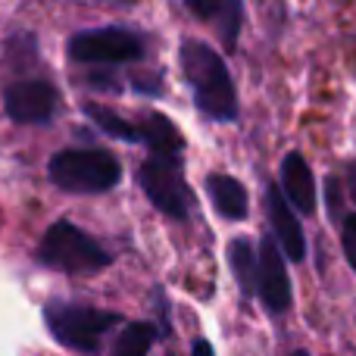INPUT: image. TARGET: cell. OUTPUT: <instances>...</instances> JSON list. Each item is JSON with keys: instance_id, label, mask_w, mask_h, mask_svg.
Returning <instances> with one entry per match:
<instances>
[{"instance_id": "cell-1", "label": "cell", "mask_w": 356, "mask_h": 356, "mask_svg": "<svg viewBox=\"0 0 356 356\" xmlns=\"http://www.w3.org/2000/svg\"><path fill=\"white\" fill-rule=\"evenodd\" d=\"M181 72L194 94V106L213 122H234L238 119V94L228 75V66L209 44L188 41L181 44Z\"/></svg>"}, {"instance_id": "cell-2", "label": "cell", "mask_w": 356, "mask_h": 356, "mask_svg": "<svg viewBox=\"0 0 356 356\" xmlns=\"http://www.w3.org/2000/svg\"><path fill=\"white\" fill-rule=\"evenodd\" d=\"M122 316L110 313V309L85 307V303H66V300H50L44 307V325L63 344L66 350L94 356L104 347V338L113 328L122 325Z\"/></svg>"}, {"instance_id": "cell-3", "label": "cell", "mask_w": 356, "mask_h": 356, "mask_svg": "<svg viewBox=\"0 0 356 356\" xmlns=\"http://www.w3.org/2000/svg\"><path fill=\"white\" fill-rule=\"evenodd\" d=\"M35 257L41 266L54 272H66V275H94V272H104L110 266V253L104 250V244H97V238H91L85 228L66 219L54 222L44 232Z\"/></svg>"}, {"instance_id": "cell-4", "label": "cell", "mask_w": 356, "mask_h": 356, "mask_svg": "<svg viewBox=\"0 0 356 356\" xmlns=\"http://www.w3.org/2000/svg\"><path fill=\"white\" fill-rule=\"evenodd\" d=\"M50 181L69 194H104L122 178L119 160L104 147H72L50 156Z\"/></svg>"}, {"instance_id": "cell-5", "label": "cell", "mask_w": 356, "mask_h": 356, "mask_svg": "<svg viewBox=\"0 0 356 356\" xmlns=\"http://www.w3.org/2000/svg\"><path fill=\"white\" fill-rule=\"evenodd\" d=\"M66 54L81 66H122V63H141L147 47L144 38L122 25L75 31L66 44Z\"/></svg>"}, {"instance_id": "cell-6", "label": "cell", "mask_w": 356, "mask_h": 356, "mask_svg": "<svg viewBox=\"0 0 356 356\" xmlns=\"http://www.w3.org/2000/svg\"><path fill=\"white\" fill-rule=\"evenodd\" d=\"M138 181H141L147 200L160 213H166L169 219H188L191 216L194 194H191L188 181H184L181 154H150L141 163Z\"/></svg>"}, {"instance_id": "cell-7", "label": "cell", "mask_w": 356, "mask_h": 356, "mask_svg": "<svg viewBox=\"0 0 356 356\" xmlns=\"http://www.w3.org/2000/svg\"><path fill=\"white\" fill-rule=\"evenodd\" d=\"M60 91L47 79H22L3 88V110L16 125H47L54 122Z\"/></svg>"}, {"instance_id": "cell-8", "label": "cell", "mask_w": 356, "mask_h": 356, "mask_svg": "<svg viewBox=\"0 0 356 356\" xmlns=\"http://www.w3.org/2000/svg\"><path fill=\"white\" fill-rule=\"evenodd\" d=\"M259 263H257V297L272 316L288 313L291 307V278H288V257L282 253L278 241L263 238L257 247Z\"/></svg>"}, {"instance_id": "cell-9", "label": "cell", "mask_w": 356, "mask_h": 356, "mask_svg": "<svg viewBox=\"0 0 356 356\" xmlns=\"http://www.w3.org/2000/svg\"><path fill=\"white\" fill-rule=\"evenodd\" d=\"M266 213H269L272 238L278 241L288 263H303V257H307L303 225L297 219V213H291L288 197H284V191H278V184H269V191H266Z\"/></svg>"}, {"instance_id": "cell-10", "label": "cell", "mask_w": 356, "mask_h": 356, "mask_svg": "<svg viewBox=\"0 0 356 356\" xmlns=\"http://www.w3.org/2000/svg\"><path fill=\"white\" fill-rule=\"evenodd\" d=\"M188 13L200 22H207L222 41V47L232 54L238 47L241 25H244V3L241 0H184Z\"/></svg>"}, {"instance_id": "cell-11", "label": "cell", "mask_w": 356, "mask_h": 356, "mask_svg": "<svg viewBox=\"0 0 356 356\" xmlns=\"http://www.w3.org/2000/svg\"><path fill=\"white\" fill-rule=\"evenodd\" d=\"M282 191L303 216L316 213V175L303 154H288L282 163Z\"/></svg>"}, {"instance_id": "cell-12", "label": "cell", "mask_w": 356, "mask_h": 356, "mask_svg": "<svg viewBox=\"0 0 356 356\" xmlns=\"http://www.w3.org/2000/svg\"><path fill=\"white\" fill-rule=\"evenodd\" d=\"M207 194L222 219L238 222V219H247V213H250V194H247V188L234 175H209Z\"/></svg>"}, {"instance_id": "cell-13", "label": "cell", "mask_w": 356, "mask_h": 356, "mask_svg": "<svg viewBox=\"0 0 356 356\" xmlns=\"http://www.w3.org/2000/svg\"><path fill=\"white\" fill-rule=\"evenodd\" d=\"M138 125H141V144H147L150 154H181L184 150L181 131L163 113H147Z\"/></svg>"}, {"instance_id": "cell-14", "label": "cell", "mask_w": 356, "mask_h": 356, "mask_svg": "<svg viewBox=\"0 0 356 356\" xmlns=\"http://www.w3.org/2000/svg\"><path fill=\"white\" fill-rule=\"evenodd\" d=\"M257 263H259V253L247 238H234L228 244V269H232L234 282L241 284V291L247 297L257 294Z\"/></svg>"}, {"instance_id": "cell-15", "label": "cell", "mask_w": 356, "mask_h": 356, "mask_svg": "<svg viewBox=\"0 0 356 356\" xmlns=\"http://www.w3.org/2000/svg\"><path fill=\"white\" fill-rule=\"evenodd\" d=\"M156 341L154 322H122V332L113 341L110 356H150Z\"/></svg>"}, {"instance_id": "cell-16", "label": "cell", "mask_w": 356, "mask_h": 356, "mask_svg": "<svg viewBox=\"0 0 356 356\" xmlns=\"http://www.w3.org/2000/svg\"><path fill=\"white\" fill-rule=\"evenodd\" d=\"M85 113L91 116V122L97 125L104 135L116 138V141H129V144H141V125L131 122V119H122L116 110L104 104H85Z\"/></svg>"}, {"instance_id": "cell-17", "label": "cell", "mask_w": 356, "mask_h": 356, "mask_svg": "<svg viewBox=\"0 0 356 356\" xmlns=\"http://www.w3.org/2000/svg\"><path fill=\"white\" fill-rule=\"evenodd\" d=\"M341 247H344V257L350 263V269L356 272V213H350L344 219V228H341Z\"/></svg>"}, {"instance_id": "cell-18", "label": "cell", "mask_w": 356, "mask_h": 356, "mask_svg": "<svg viewBox=\"0 0 356 356\" xmlns=\"http://www.w3.org/2000/svg\"><path fill=\"white\" fill-rule=\"evenodd\" d=\"M191 356H216V350H213V344H209V341L197 338L194 347H191Z\"/></svg>"}, {"instance_id": "cell-19", "label": "cell", "mask_w": 356, "mask_h": 356, "mask_svg": "<svg viewBox=\"0 0 356 356\" xmlns=\"http://www.w3.org/2000/svg\"><path fill=\"white\" fill-rule=\"evenodd\" d=\"M347 184H350L347 191H350V197H353V203H356V163L350 166V181H347Z\"/></svg>"}, {"instance_id": "cell-20", "label": "cell", "mask_w": 356, "mask_h": 356, "mask_svg": "<svg viewBox=\"0 0 356 356\" xmlns=\"http://www.w3.org/2000/svg\"><path fill=\"white\" fill-rule=\"evenodd\" d=\"M291 356H309L307 350H294V353H291Z\"/></svg>"}, {"instance_id": "cell-21", "label": "cell", "mask_w": 356, "mask_h": 356, "mask_svg": "<svg viewBox=\"0 0 356 356\" xmlns=\"http://www.w3.org/2000/svg\"><path fill=\"white\" fill-rule=\"evenodd\" d=\"M129 3H135V0H129Z\"/></svg>"}]
</instances>
